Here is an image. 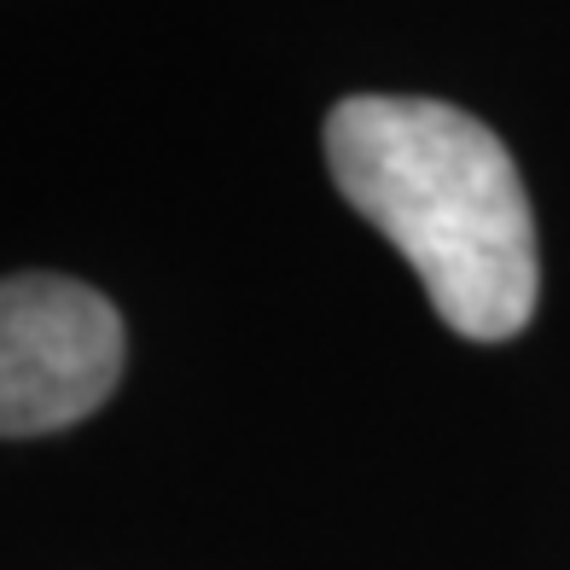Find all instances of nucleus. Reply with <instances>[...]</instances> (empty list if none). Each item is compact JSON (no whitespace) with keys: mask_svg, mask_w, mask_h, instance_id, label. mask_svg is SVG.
<instances>
[{"mask_svg":"<svg viewBox=\"0 0 570 570\" xmlns=\"http://www.w3.org/2000/svg\"><path fill=\"white\" fill-rule=\"evenodd\" d=\"M326 164L355 216L425 279L431 308L472 344H507L541 297L535 216L512 151L443 99L355 94L326 117Z\"/></svg>","mask_w":570,"mask_h":570,"instance_id":"f257e3e1","label":"nucleus"},{"mask_svg":"<svg viewBox=\"0 0 570 570\" xmlns=\"http://www.w3.org/2000/svg\"><path fill=\"white\" fill-rule=\"evenodd\" d=\"M122 315L82 279H0V436L65 431L117 391Z\"/></svg>","mask_w":570,"mask_h":570,"instance_id":"f03ea898","label":"nucleus"}]
</instances>
